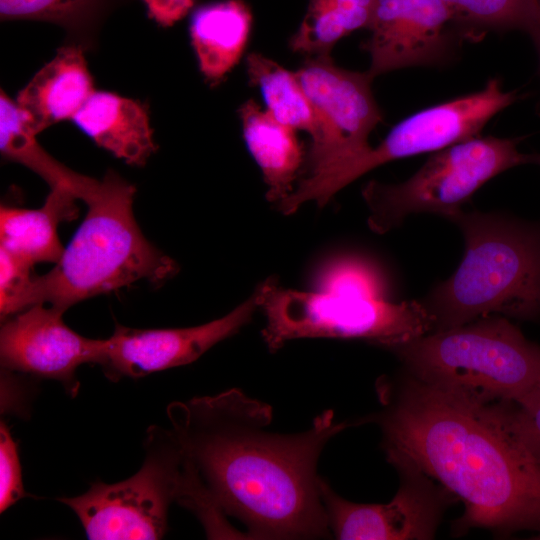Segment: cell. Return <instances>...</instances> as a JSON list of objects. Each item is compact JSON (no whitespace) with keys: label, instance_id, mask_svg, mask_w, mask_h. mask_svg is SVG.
<instances>
[{"label":"cell","instance_id":"cell-1","mask_svg":"<svg viewBox=\"0 0 540 540\" xmlns=\"http://www.w3.org/2000/svg\"><path fill=\"white\" fill-rule=\"evenodd\" d=\"M167 415L183 453L182 503L210 538L318 539L331 535L317 464L327 442L347 428L332 410L298 433L269 431L270 405L238 388L175 401Z\"/></svg>","mask_w":540,"mask_h":540},{"label":"cell","instance_id":"cell-2","mask_svg":"<svg viewBox=\"0 0 540 540\" xmlns=\"http://www.w3.org/2000/svg\"><path fill=\"white\" fill-rule=\"evenodd\" d=\"M381 427L390 464L439 482L463 501L453 528L540 533V464L509 429L499 404L484 405L410 375L382 381Z\"/></svg>","mask_w":540,"mask_h":540},{"label":"cell","instance_id":"cell-3","mask_svg":"<svg viewBox=\"0 0 540 540\" xmlns=\"http://www.w3.org/2000/svg\"><path fill=\"white\" fill-rule=\"evenodd\" d=\"M464 238L457 270L422 300L433 331L503 314L540 318V223L490 212H464L451 220Z\"/></svg>","mask_w":540,"mask_h":540},{"label":"cell","instance_id":"cell-4","mask_svg":"<svg viewBox=\"0 0 540 540\" xmlns=\"http://www.w3.org/2000/svg\"><path fill=\"white\" fill-rule=\"evenodd\" d=\"M135 188L107 172L87 214L46 274L32 276L21 311L49 303L62 311L72 305L136 281L161 282L179 270L177 263L142 234L133 214Z\"/></svg>","mask_w":540,"mask_h":540},{"label":"cell","instance_id":"cell-5","mask_svg":"<svg viewBox=\"0 0 540 540\" xmlns=\"http://www.w3.org/2000/svg\"><path fill=\"white\" fill-rule=\"evenodd\" d=\"M391 352L411 377L484 405L515 401L540 381V346L499 316L432 331Z\"/></svg>","mask_w":540,"mask_h":540},{"label":"cell","instance_id":"cell-6","mask_svg":"<svg viewBox=\"0 0 540 540\" xmlns=\"http://www.w3.org/2000/svg\"><path fill=\"white\" fill-rule=\"evenodd\" d=\"M266 323L262 338L271 351L299 338L359 339L387 350L433 331L422 301L284 288L268 277L254 290Z\"/></svg>","mask_w":540,"mask_h":540},{"label":"cell","instance_id":"cell-7","mask_svg":"<svg viewBox=\"0 0 540 540\" xmlns=\"http://www.w3.org/2000/svg\"><path fill=\"white\" fill-rule=\"evenodd\" d=\"M529 163L517 140L475 136L436 151L409 179L397 184L370 181L362 188L369 228L384 234L411 214L431 213L449 221L486 182Z\"/></svg>","mask_w":540,"mask_h":540},{"label":"cell","instance_id":"cell-8","mask_svg":"<svg viewBox=\"0 0 540 540\" xmlns=\"http://www.w3.org/2000/svg\"><path fill=\"white\" fill-rule=\"evenodd\" d=\"M516 99V92L505 91L499 79L492 78L480 91L420 110L393 126L376 147L302 178L279 209L289 215L307 201L323 207L339 190L371 169L478 136L493 116Z\"/></svg>","mask_w":540,"mask_h":540},{"label":"cell","instance_id":"cell-9","mask_svg":"<svg viewBox=\"0 0 540 540\" xmlns=\"http://www.w3.org/2000/svg\"><path fill=\"white\" fill-rule=\"evenodd\" d=\"M145 451L132 477L96 482L82 495L58 499L74 511L88 539H160L166 534L169 506L181 504L185 494L182 449L172 429L151 426Z\"/></svg>","mask_w":540,"mask_h":540},{"label":"cell","instance_id":"cell-10","mask_svg":"<svg viewBox=\"0 0 540 540\" xmlns=\"http://www.w3.org/2000/svg\"><path fill=\"white\" fill-rule=\"evenodd\" d=\"M295 74L317 121L306 157L307 175L368 149V137L382 121L371 90L373 78L368 72L340 68L330 55H320L309 57Z\"/></svg>","mask_w":540,"mask_h":540},{"label":"cell","instance_id":"cell-11","mask_svg":"<svg viewBox=\"0 0 540 540\" xmlns=\"http://www.w3.org/2000/svg\"><path fill=\"white\" fill-rule=\"evenodd\" d=\"M401 485L385 504L349 501L320 477L319 489L331 534L340 540L431 539L452 496L428 476L401 470Z\"/></svg>","mask_w":540,"mask_h":540},{"label":"cell","instance_id":"cell-12","mask_svg":"<svg viewBox=\"0 0 540 540\" xmlns=\"http://www.w3.org/2000/svg\"><path fill=\"white\" fill-rule=\"evenodd\" d=\"M64 311L35 304L4 320L0 331L1 366L61 382L76 396V371L85 363L98 364L103 339L86 338L63 321Z\"/></svg>","mask_w":540,"mask_h":540},{"label":"cell","instance_id":"cell-13","mask_svg":"<svg viewBox=\"0 0 540 540\" xmlns=\"http://www.w3.org/2000/svg\"><path fill=\"white\" fill-rule=\"evenodd\" d=\"M258 309L255 295L227 315L188 328L136 329L116 325L103 339L98 365L112 381L140 378L154 372L190 364L218 342L236 334Z\"/></svg>","mask_w":540,"mask_h":540},{"label":"cell","instance_id":"cell-14","mask_svg":"<svg viewBox=\"0 0 540 540\" xmlns=\"http://www.w3.org/2000/svg\"><path fill=\"white\" fill-rule=\"evenodd\" d=\"M452 24L453 12L442 0H377L363 45L371 60L368 74L446 60L454 44Z\"/></svg>","mask_w":540,"mask_h":540},{"label":"cell","instance_id":"cell-15","mask_svg":"<svg viewBox=\"0 0 540 540\" xmlns=\"http://www.w3.org/2000/svg\"><path fill=\"white\" fill-rule=\"evenodd\" d=\"M94 93L92 77L79 46H66L19 92L17 105L35 134L66 119Z\"/></svg>","mask_w":540,"mask_h":540},{"label":"cell","instance_id":"cell-16","mask_svg":"<svg viewBox=\"0 0 540 540\" xmlns=\"http://www.w3.org/2000/svg\"><path fill=\"white\" fill-rule=\"evenodd\" d=\"M73 121L98 146L127 164L142 166L156 150L147 110L135 100L94 91Z\"/></svg>","mask_w":540,"mask_h":540},{"label":"cell","instance_id":"cell-17","mask_svg":"<svg viewBox=\"0 0 540 540\" xmlns=\"http://www.w3.org/2000/svg\"><path fill=\"white\" fill-rule=\"evenodd\" d=\"M77 197L63 188H53L37 209L0 208V248L29 266L56 264L64 248L58 225L77 217Z\"/></svg>","mask_w":540,"mask_h":540},{"label":"cell","instance_id":"cell-18","mask_svg":"<svg viewBox=\"0 0 540 540\" xmlns=\"http://www.w3.org/2000/svg\"><path fill=\"white\" fill-rule=\"evenodd\" d=\"M245 143L262 171L266 199L278 205L293 191L305 161L295 129L277 121L249 99L239 110Z\"/></svg>","mask_w":540,"mask_h":540},{"label":"cell","instance_id":"cell-19","mask_svg":"<svg viewBox=\"0 0 540 540\" xmlns=\"http://www.w3.org/2000/svg\"><path fill=\"white\" fill-rule=\"evenodd\" d=\"M251 25V11L242 0L210 3L193 13L191 43L200 71L209 81L218 82L238 63Z\"/></svg>","mask_w":540,"mask_h":540},{"label":"cell","instance_id":"cell-20","mask_svg":"<svg viewBox=\"0 0 540 540\" xmlns=\"http://www.w3.org/2000/svg\"><path fill=\"white\" fill-rule=\"evenodd\" d=\"M26 113L1 91L0 149L4 157L19 162L40 175L51 187L63 188L88 202L100 181L78 174L56 161L36 141Z\"/></svg>","mask_w":540,"mask_h":540},{"label":"cell","instance_id":"cell-21","mask_svg":"<svg viewBox=\"0 0 540 540\" xmlns=\"http://www.w3.org/2000/svg\"><path fill=\"white\" fill-rule=\"evenodd\" d=\"M377 0H309L298 30L289 41L294 52L308 57L330 55L344 36L369 28Z\"/></svg>","mask_w":540,"mask_h":540},{"label":"cell","instance_id":"cell-22","mask_svg":"<svg viewBox=\"0 0 540 540\" xmlns=\"http://www.w3.org/2000/svg\"><path fill=\"white\" fill-rule=\"evenodd\" d=\"M246 71L250 84L260 89L267 111L277 121L311 137L315 134V113L295 72L255 52L246 57Z\"/></svg>","mask_w":540,"mask_h":540},{"label":"cell","instance_id":"cell-23","mask_svg":"<svg viewBox=\"0 0 540 540\" xmlns=\"http://www.w3.org/2000/svg\"><path fill=\"white\" fill-rule=\"evenodd\" d=\"M453 12L456 24L473 31L524 29L529 33L540 15L538 0H442Z\"/></svg>","mask_w":540,"mask_h":540},{"label":"cell","instance_id":"cell-24","mask_svg":"<svg viewBox=\"0 0 540 540\" xmlns=\"http://www.w3.org/2000/svg\"><path fill=\"white\" fill-rule=\"evenodd\" d=\"M319 291L387 299L388 284L371 260L346 255L329 261L318 275Z\"/></svg>","mask_w":540,"mask_h":540},{"label":"cell","instance_id":"cell-25","mask_svg":"<svg viewBox=\"0 0 540 540\" xmlns=\"http://www.w3.org/2000/svg\"><path fill=\"white\" fill-rule=\"evenodd\" d=\"M100 0H0L2 20L35 19L74 24L86 18Z\"/></svg>","mask_w":540,"mask_h":540},{"label":"cell","instance_id":"cell-26","mask_svg":"<svg viewBox=\"0 0 540 540\" xmlns=\"http://www.w3.org/2000/svg\"><path fill=\"white\" fill-rule=\"evenodd\" d=\"M498 404L513 435L540 464V381L519 399Z\"/></svg>","mask_w":540,"mask_h":540},{"label":"cell","instance_id":"cell-27","mask_svg":"<svg viewBox=\"0 0 540 540\" xmlns=\"http://www.w3.org/2000/svg\"><path fill=\"white\" fill-rule=\"evenodd\" d=\"M31 266L0 248V314L2 321L21 312L32 279Z\"/></svg>","mask_w":540,"mask_h":540},{"label":"cell","instance_id":"cell-28","mask_svg":"<svg viewBox=\"0 0 540 540\" xmlns=\"http://www.w3.org/2000/svg\"><path fill=\"white\" fill-rule=\"evenodd\" d=\"M26 496L22 482L18 445L9 428L0 425V511L3 513Z\"/></svg>","mask_w":540,"mask_h":540},{"label":"cell","instance_id":"cell-29","mask_svg":"<svg viewBox=\"0 0 540 540\" xmlns=\"http://www.w3.org/2000/svg\"><path fill=\"white\" fill-rule=\"evenodd\" d=\"M148 13L157 23L169 27L182 19L194 0H144Z\"/></svg>","mask_w":540,"mask_h":540},{"label":"cell","instance_id":"cell-30","mask_svg":"<svg viewBox=\"0 0 540 540\" xmlns=\"http://www.w3.org/2000/svg\"><path fill=\"white\" fill-rule=\"evenodd\" d=\"M530 34L534 38V41H535L536 46L538 48L539 58H540V15H539V18L537 20V23L535 24V26L532 29V31L530 32Z\"/></svg>","mask_w":540,"mask_h":540},{"label":"cell","instance_id":"cell-31","mask_svg":"<svg viewBox=\"0 0 540 540\" xmlns=\"http://www.w3.org/2000/svg\"><path fill=\"white\" fill-rule=\"evenodd\" d=\"M529 163H536L540 165V154L529 155Z\"/></svg>","mask_w":540,"mask_h":540},{"label":"cell","instance_id":"cell-32","mask_svg":"<svg viewBox=\"0 0 540 540\" xmlns=\"http://www.w3.org/2000/svg\"><path fill=\"white\" fill-rule=\"evenodd\" d=\"M535 539H540V533L537 534V536L535 537Z\"/></svg>","mask_w":540,"mask_h":540},{"label":"cell","instance_id":"cell-33","mask_svg":"<svg viewBox=\"0 0 540 540\" xmlns=\"http://www.w3.org/2000/svg\"><path fill=\"white\" fill-rule=\"evenodd\" d=\"M540 2V0H538Z\"/></svg>","mask_w":540,"mask_h":540}]
</instances>
